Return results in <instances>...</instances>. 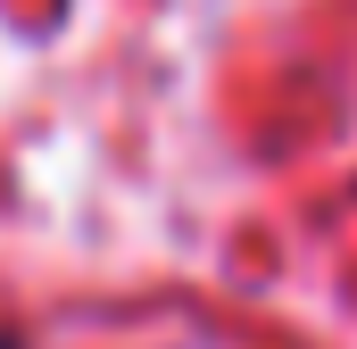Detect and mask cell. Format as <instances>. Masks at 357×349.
I'll list each match as a JSON object with an SVG mask.
<instances>
[{
    "instance_id": "1",
    "label": "cell",
    "mask_w": 357,
    "mask_h": 349,
    "mask_svg": "<svg viewBox=\"0 0 357 349\" xmlns=\"http://www.w3.org/2000/svg\"><path fill=\"white\" fill-rule=\"evenodd\" d=\"M0 349H25V341H17V333H8V325H0Z\"/></svg>"
}]
</instances>
